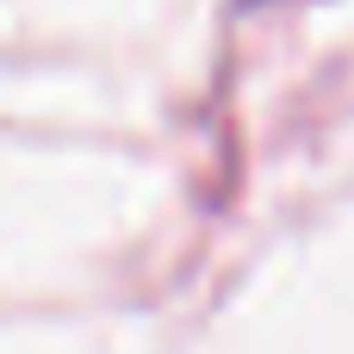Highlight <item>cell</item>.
I'll return each mask as SVG.
<instances>
[]
</instances>
